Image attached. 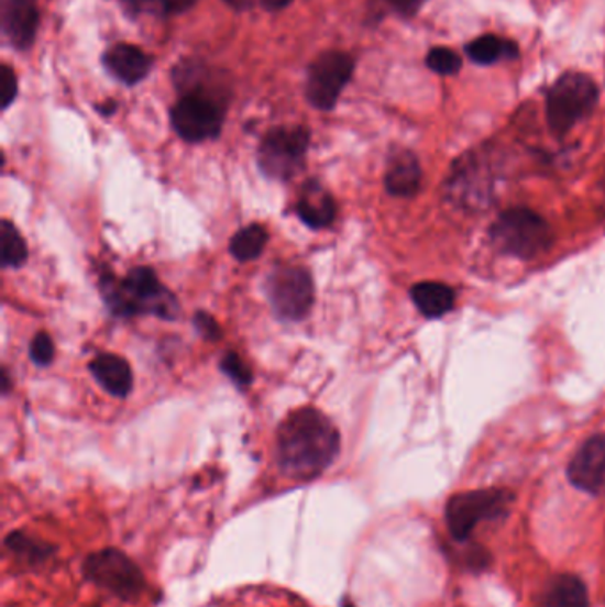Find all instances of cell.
<instances>
[{"instance_id": "cell-1", "label": "cell", "mask_w": 605, "mask_h": 607, "mask_svg": "<svg viewBox=\"0 0 605 607\" xmlns=\"http://www.w3.org/2000/svg\"><path fill=\"white\" fill-rule=\"evenodd\" d=\"M340 453V432L326 415L312 407L295 410L277 433V462L286 476H320Z\"/></svg>"}, {"instance_id": "cell-2", "label": "cell", "mask_w": 605, "mask_h": 607, "mask_svg": "<svg viewBox=\"0 0 605 607\" xmlns=\"http://www.w3.org/2000/svg\"><path fill=\"white\" fill-rule=\"evenodd\" d=\"M101 294L112 313L118 317L155 314L165 320H175L178 314V300L147 267L129 272L124 279H103Z\"/></svg>"}, {"instance_id": "cell-3", "label": "cell", "mask_w": 605, "mask_h": 607, "mask_svg": "<svg viewBox=\"0 0 605 607\" xmlns=\"http://www.w3.org/2000/svg\"><path fill=\"white\" fill-rule=\"evenodd\" d=\"M598 86L590 75L566 71L556 79L547 91L546 114L549 129L558 135L570 130L592 115L598 103Z\"/></svg>"}, {"instance_id": "cell-4", "label": "cell", "mask_w": 605, "mask_h": 607, "mask_svg": "<svg viewBox=\"0 0 605 607\" xmlns=\"http://www.w3.org/2000/svg\"><path fill=\"white\" fill-rule=\"evenodd\" d=\"M495 247L509 256L531 260L552 245V230L543 217L529 208H509L491 225Z\"/></svg>"}, {"instance_id": "cell-5", "label": "cell", "mask_w": 605, "mask_h": 607, "mask_svg": "<svg viewBox=\"0 0 605 607\" xmlns=\"http://www.w3.org/2000/svg\"><path fill=\"white\" fill-rule=\"evenodd\" d=\"M512 501L514 494L503 488H480L454 494L446 505V522L451 537L459 542L468 540L483 520H495L505 516Z\"/></svg>"}, {"instance_id": "cell-6", "label": "cell", "mask_w": 605, "mask_h": 607, "mask_svg": "<svg viewBox=\"0 0 605 607\" xmlns=\"http://www.w3.org/2000/svg\"><path fill=\"white\" fill-rule=\"evenodd\" d=\"M308 147V129L277 126L263 137L257 150V162L268 178L292 180L302 170Z\"/></svg>"}, {"instance_id": "cell-7", "label": "cell", "mask_w": 605, "mask_h": 607, "mask_svg": "<svg viewBox=\"0 0 605 607\" xmlns=\"http://www.w3.org/2000/svg\"><path fill=\"white\" fill-rule=\"evenodd\" d=\"M170 123L187 143H202L220 134L224 107L210 92L190 89L170 109Z\"/></svg>"}, {"instance_id": "cell-8", "label": "cell", "mask_w": 605, "mask_h": 607, "mask_svg": "<svg viewBox=\"0 0 605 607\" xmlns=\"http://www.w3.org/2000/svg\"><path fill=\"white\" fill-rule=\"evenodd\" d=\"M268 299L280 320L297 322L308 317L315 302V285L308 268L280 265L268 274Z\"/></svg>"}, {"instance_id": "cell-9", "label": "cell", "mask_w": 605, "mask_h": 607, "mask_svg": "<svg viewBox=\"0 0 605 607\" xmlns=\"http://www.w3.org/2000/svg\"><path fill=\"white\" fill-rule=\"evenodd\" d=\"M355 60L344 52L321 54L309 66L306 98L318 111H332L352 79Z\"/></svg>"}, {"instance_id": "cell-10", "label": "cell", "mask_w": 605, "mask_h": 607, "mask_svg": "<svg viewBox=\"0 0 605 607\" xmlns=\"http://www.w3.org/2000/svg\"><path fill=\"white\" fill-rule=\"evenodd\" d=\"M86 575L100 588L124 600L143 594V574L123 552L101 551L92 554L86 563Z\"/></svg>"}, {"instance_id": "cell-11", "label": "cell", "mask_w": 605, "mask_h": 607, "mask_svg": "<svg viewBox=\"0 0 605 607\" xmlns=\"http://www.w3.org/2000/svg\"><path fill=\"white\" fill-rule=\"evenodd\" d=\"M570 484L590 496L605 494V433L587 439L570 461L566 470Z\"/></svg>"}, {"instance_id": "cell-12", "label": "cell", "mask_w": 605, "mask_h": 607, "mask_svg": "<svg viewBox=\"0 0 605 607\" xmlns=\"http://www.w3.org/2000/svg\"><path fill=\"white\" fill-rule=\"evenodd\" d=\"M40 25L37 0H6L2 13V27L11 45L19 51H28L36 37Z\"/></svg>"}, {"instance_id": "cell-13", "label": "cell", "mask_w": 605, "mask_h": 607, "mask_svg": "<svg viewBox=\"0 0 605 607\" xmlns=\"http://www.w3.org/2000/svg\"><path fill=\"white\" fill-rule=\"evenodd\" d=\"M103 65L116 79L127 86H135L152 71L153 59L138 46L118 43L106 52Z\"/></svg>"}, {"instance_id": "cell-14", "label": "cell", "mask_w": 605, "mask_h": 607, "mask_svg": "<svg viewBox=\"0 0 605 607\" xmlns=\"http://www.w3.org/2000/svg\"><path fill=\"white\" fill-rule=\"evenodd\" d=\"M297 213L304 224L312 230H323L332 224L338 213L332 194L318 180H308L298 194Z\"/></svg>"}, {"instance_id": "cell-15", "label": "cell", "mask_w": 605, "mask_h": 607, "mask_svg": "<svg viewBox=\"0 0 605 607\" xmlns=\"http://www.w3.org/2000/svg\"><path fill=\"white\" fill-rule=\"evenodd\" d=\"M421 166L416 155L398 152L385 170V189L396 198H413L421 187Z\"/></svg>"}, {"instance_id": "cell-16", "label": "cell", "mask_w": 605, "mask_h": 607, "mask_svg": "<svg viewBox=\"0 0 605 607\" xmlns=\"http://www.w3.org/2000/svg\"><path fill=\"white\" fill-rule=\"evenodd\" d=\"M92 375L107 393L124 398L132 391L133 375L129 361L116 354H100L89 364Z\"/></svg>"}, {"instance_id": "cell-17", "label": "cell", "mask_w": 605, "mask_h": 607, "mask_svg": "<svg viewBox=\"0 0 605 607\" xmlns=\"http://www.w3.org/2000/svg\"><path fill=\"white\" fill-rule=\"evenodd\" d=\"M410 297L416 308L427 318L444 317L454 306V291L444 283H418L413 286Z\"/></svg>"}, {"instance_id": "cell-18", "label": "cell", "mask_w": 605, "mask_h": 607, "mask_svg": "<svg viewBox=\"0 0 605 607\" xmlns=\"http://www.w3.org/2000/svg\"><path fill=\"white\" fill-rule=\"evenodd\" d=\"M543 607H590L586 585L578 575H558L547 588Z\"/></svg>"}, {"instance_id": "cell-19", "label": "cell", "mask_w": 605, "mask_h": 607, "mask_svg": "<svg viewBox=\"0 0 605 607\" xmlns=\"http://www.w3.org/2000/svg\"><path fill=\"white\" fill-rule=\"evenodd\" d=\"M465 54L476 65L491 66L501 59H515L518 56V46L494 34H485L469 43Z\"/></svg>"}, {"instance_id": "cell-20", "label": "cell", "mask_w": 605, "mask_h": 607, "mask_svg": "<svg viewBox=\"0 0 605 607\" xmlns=\"http://www.w3.org/2000/svg\"><path fill=\"white\" fill-rule=\"evenodd\" d=\"M266 242H268V233L265 228L251 224L231 239L230 251L239 262H251L263 253Z\"/></svg>"}, {"instance_id": "cell-21", "label": "cell", "mask_w": 605, "mask_h": 607, "mask_svg": "<svg viewBox=\"0 0 605 607\" xmlns=\"http://www.w3.org/2000/svg\"><path fill=\"white\" fill-rule=\"evenodd\" d=\"M28 245L13 222H0V262L2 267H20L28 260Z\"/></svg>"}, {"instance_id": "cell-22", "label": "cell", "mask_w": 605, "mask_h": 607, "mask_svg": "<svg viewBox=\"0 0 605 607\" xmlns=\"http://www.w3.org/2000/svg\"><path fill=\"white\" fill-rule=\"evenodd\" d=\"M427 66L433 74L451 77V75H457L462 69V57L451 48L436 46V48L428 52Z\"/></svg>"}, {"instance_id": "cell-23", "label": "cell", "mask_w": 605, "mask_h": 607, "mask_svg": "<svg viewBox=\"0 0 605 607\" xmlns=\"http://www.w3.org/2000/svg\"><path fill=\"white\" fill-rule=\"evenodd\" d=\"M220 368L234 384H239L240 387L249 386V384L253 383V372L249 368V364L239 354H234V352L224 355V360L220 363Z\"/></svg>"}, {"instance_id": "cell-24", "label": "cell", "mask_w": 605, "mask_h": 607, "mask_svg": "<svg viewBox=\"0 0 605 607\" xmlns=\"http://www.w3.org/2000/svg\"><path fill=\"white\" fill-rule=\"evenodd\" d=\"M54 340L46 332H37L33 343H31V360L37 366H48L54 361Z\"/></svg>"}, {"instance_id": "cell-25", "label": "cell", "mask_w": 605, "mask_h": 607, "mask_svg": "<svg viewBox=\"0 0 605 607\" xmlns=\"http://www.w3.org/2000/svg\"><path fill=\"white\" fill-rule=\"evenodd\" d=\"M16 92H19V80H16V75H14L11 66L4 65L2 69H0V97H2V109H8V107L13 103L14 98H16Z\"/></svg>"}, {"instance_id": "cell-26", "label": "cell", "mask_w": 605, "mask_h": 607, "mask_svg": "<svg viewBox=\"0 0 605 607\" xmlns=\"http://www.w3.org/2000/svg\"><path fill=\"white\" fill-rule=\"evenodd\" d=\"M194 323H196L202 336L208 338V340H219L220 327L219 323L216 322V318H211L210 314L207 313H198L196 318H194Z\"/></svg>"}, {"instance_id": "cell-27", "label": "cell", "mask_w": 605, "mask_h": 607, "mask_svg": "<svg viewBox=\"0 0 605 607\" xmlns=\"http://www.w3.org/2000/svg\"><path fill=\"white\" fill-rule=\"evenodd\" d=\"M124 10L130 14L146 13V11H164V0H123Z\"/></svg>"}, {"instance_id": "cell-28", "label": "cell", "mask_w": 605, "mask_h": 607, "mask_svg": "<svg viewBox=\"0 0 605 607\" xmlns=\"http://www.w3.org/2000/svg\"><path fill=\"white\" fill-rule=\"evenodd\" d=\"M393 10L398 13L405 14V16H413L418 13L422 5L427 4L428 0H387Z\"/></svg>"}, {"instance_id": "cell-29", "label": "cell", "mask_w": 605, "mask_h": 607, "mask_svg": "<svg viewBox=\"0 0 605 607\" xmlns=\"http://www.w3.org/2000/svg\"><path fill=\"white\" fill-rule=\"evenodd\" d=\"M164 4L165 13H182V11L193 8L196 4V0H164Z\"/></svg>"}, {"instance_id": "cell-30", "label": "cell", "mask_w": 605, "mask_h": 607, "mask_svg": "<svg viewBox=\"0 0 605 607\" xmlns=\"http://www.w3.org/2000/svg\"><path fill=\"white\" fill-rule=\"evenodd\" d=\"M294 0H262L263 8L268 11L285 10Z\"/></svg>"}, {"instance_id": "cell-31", "label": "cell", "mask_w": 605, "mask_h": 607, "mask_svg": "<svg viewBox=\"0 0 605 607\" xmlns=\"http://www.w3.org/2000/svg\"><path fill=\"white\" fill-rule=\"evenodd\" d=\"M226 4H230L234 10H243L248 8L249 0H224Z\"/></svg>"}]
</instances>
